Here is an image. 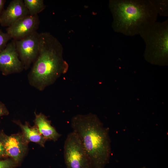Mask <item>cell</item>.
I'll return each mask as SVG.
<instances>
[{
    "mask_svg": "<svg viewBox=\"0 0 168 168\" xmlns=\"http://www.w3.org/2000/svg\"><path fill=\"white\" fill-rule=\"evenodd\" d=\"M23 1L29 15H38L45 7L43 0H24Z\"/></svg>",
    "mask_w": 168,
    "mask_h": 168,
    "instance_id": "13",
    "label": "cell"
},
{
    "mask_svg": "<svg viewBox=\"0 0 168 168\" xmlns=\"http://www.w3.org/2000/svg\"><path fill=\"white\" fill-rule=\"evenodd\" d=\"M20 59L25 70L34 62L38 55L39 33L36 31L19 40H14Z\"/></svg>",
    "mask_w": 168,
    "mask_h": 168,
    "instance_id": "6",
    "label": "cell"
},
{
    "mask_svg": "<svg viewBox=\"0 0 168 168\" xmlns=\"http://www.w3.org/2000/svg\"><path fill=\"white\" fill-rule=\"evenodd\" d=\"M16 163L12 159H0V168H13Z\"/></svg>",
    "mask_w": 168,
    "mask_h": 168,
    "instance_id": "16",
    "label": "cell"
},
{
    "mask_svg": "<svg viewBox=\"0 0 168 168\" xmlns=\"http://www.w3.org/2000/svg\"><path fill=\"white\" fill-rule=\"evenodd\" d=\"M68 68L58 40L49 33H39V52L28 75L29 84L43 91L66 73Z\"/></svg>",
    "mask_w": 168,
    "mask_h": 168,
    "instance_id": "1",
    "label": "cell"
},
{
    "mask_svg": "<svg viewBox=\"0 0 168 168\" xmlns=\"http://www.w3.org/2000/svg\"><path fill=\"white\" fill-rule=\"evenodd\" d=\"M9 114V111L5 105L0 101V117L7 115Z\"/></svg>",
    "mask_w": 168,
    "mask_h": 168,
    "instance_id": "17",
    "label": "cell"
},
{
    "mask_svg": "<svg viewBox=\"0 0 168 168\" xmlns=\"http://www.w3.org/2000/svg\"><path fill=\"white\" fill-rule=\"evenodd\" d=\"M146 44L144 56L154 63H166L168 56V20L156 21L139 34Z\"/></svg>",
    "mask_w": 168,
    "mask_h": 168,
    "instance_id": "4",
    "label": "cell"
},
{
    "mask_svg": "<svg viewBox=\"0 0 168 168\" xmlns=\"http://www.w3.org/2000/svg\"><path fill=\"white\" fill-rule=\"evenodd\" d=\"M109 6L113 29L126 36L139 35L156 21L158 14L150 0H110Z\"/></svg>",
    "mask_w": 168,
    "mask_h": 168,
    "instance_id": "3",
    "label": "cell"
},
{
    "mask_svg": "<svg viewBox=\"0 0 168 168\" xmlns=\"http://www.w3.org/2000/svg\"><path fill=\"white\" fill-rule=\"evenodd\" d=\"M64 157L67 168H91L87 154L78 135L72 131L65 140Z\"/></svg>",
    "mask_w": 168,
    "mask_h": 168,
    "instance_id": "5",
    "label": "cell"
},
{
    "mask_svg": "<svg viewBox=\"0 0 168 168\" xmlns=\"http://www.w3.org/2000/svg\"><path fill=\"white\" fill-rule=\"evenodd\" d=\"M146 168L145 166H143V167H140V168Z\"/></svg>",
    "mask_w": 168,
    "mask_h": 168,
    "instance_id": "20",
    "label": "cell"
},
{
    "mask_svg": "<svg viewBox=\"0 0 168 168\" xmlns=\"http://www.w3.org/2000/svg\"><path fill=\"white\" fill-rule=\"evenodd\" d=\"M6 157L5 150L2 144L0 142V159L4 157Z\"/></svg>",
    "mask_w": 168,
    "mask_h": 168,
    "instance_id": "18",
    "label": "cell"
},
{
    "mask_svg": "<svg viewBox=\"0 0 168 168\" xmlns=\"http://www.w3.org/2000/svg\"><path fill=\"white\" fill-rule=\"evenodd\" d=\"M0 142L4 147L6 157H10L17 164L22 160L28 150V142L22 133L8 136L1 131Z\"/></svg>",
    "mask_w": 168,
    "mask_h": 168,
    "instance_id": "7",
    "label": "cell"
},
{
    "mask_svg": "<svg viewBox=\"0 0 168 168\" xmlns=\"http://www.w3.org/2000/svg\"><path fill=\"white\" fill-rule=\"evenodd\" d=\"M71 125L82 141L91 168H105L111 152L109 128L105 127L97 116L91 113L74 116Z\"/></svg>",
    "mask_w": 168,
    "mask_h": 168,
    "instance_id": "2",
    "label": "cell"
},
{
    "mask_svg": "<svg viewBox=\"0 0 168 168\" xmlns=\"http://www.w3.org/2000/svg\"><path fill=\"white\" fill-rule=\"evenodd\" d=\"M6 1L5 0H0V15L3 11V8Z\"/></svg>",
    "mask_w": 168,
    "mask_h": 168,
    "instance_id": "19",
    "label": "cell"
},
{
    "mask_svg": "<svg viewBox=\"0 0 168 168\" xmlns=\"http://www.w3.org/2000/svg\"><path fill=\"white\" fill-rule=\"evenodd\" d=\"M40 22L38 15H28L19 19L7 27V33L13 40H19L36 31Z\"/></svg>",
    "mask_w": 168,
    "mask_h": 168,
    "instance_id": "9",
    "label": "cell"
},
{
    "mask_svg": "<svg viewBox=\"0 0 168 168\" xmlns=\"http://www.w3.org/2000/svg\"><path fill=\"white\" fill-rule=\"evenodd\" d=\"M11 39L7 33H4L0 30V52L5 49L8 41Z\"/></svg>",
    "mask_w": 168,
    "mask_h": 168,
    "instance_id": "15",
    "label": "cell"
},
{
    "mask_svg": "<svg viewBox=\"0 0 168 168\" xmlns=\"http://www.w3.org/2000/svg\"><path fill=\"white\" fill-rule=\"evenodd\" d=\"M24 69L19 58L14 40L8 43L0 52V71L5 76L19 73Z\"/></svg>",
    "mask_w": 168,
    "mask_h": 168,
    "instance_id": "8",
    "label": "cell"
},
{
    "mask_svg": "<svg viewBox=\"0 0 168 168\" xmlns=\"http://www.w3.org/2000/svg\"><path fill=\"white\" fill-rule=\"evenodd\" d=\"M29 15L23 0H13L0 15V24L9 27L19 19Z\"/></svg>",
    "mask_w": 168,
    "mask_h": 168,
    "instance_id": "10",
    "label": "cell"
},
{
    "mask_svg": "<svg viewBox=\"0 0 168 168\" xmlns=\"http://www.w3.org/2000/svg\"><path fill=\"white\" fill-rule=\"evenodd\" d=\"M157 14L162 16H168L167 0H150Z\"/></svg>",
    "mask_w": 168,
    "mask_h": 168,
    "instance_id": "14",
    "label": "cell"
},
{
    "mask_svg": "<svg viewBox=\"0 0 168 168\" xmlns=\"http://www.w3.org/2000/svg\"><path fill=\"white\" fill-rule=\"evenodd\" d=\"M34 122L41 134L47 140L57 141L61 135L59 133L51 124L47 117L41 113H35Z\"/></svg>",
    "mask_w": 168,
    "mask_h": 168,
    "instance_id": "11",
    "label": "cell"
},
{
    "mask_svg": "<svg viewBox=\"0 0 168 168\" xmlns=\"http://www.w3.org/2000/svg\"><path fill=\"white\" fill-rule=\"evenodd\" d=\"M13 121L19 126L22 130V133L28 142H33L42 147H44L47 140L41 134L35 126L30 127L27 122L23 124L19 120H14Z\"/></svg>",
    "mask_w": 168,
    "mask_h": 168,
    "instance_id": "12",
    "label": "cell"
}]
</instances>
